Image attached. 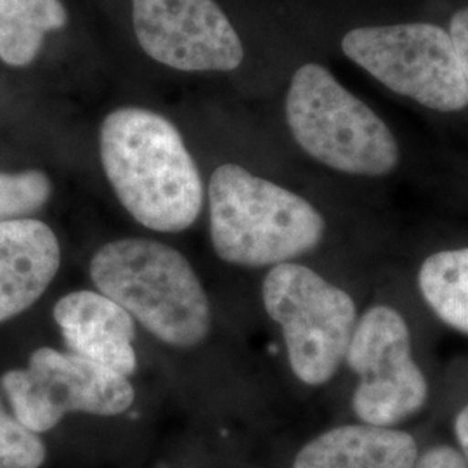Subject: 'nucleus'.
<instances>
[{
	"instance_id": "1",
	"label": "nucleus",
	"mask_w": 468,
	"mask_h": 468,
	"mask_svg": "<svg viewBox=\"0 0 468 468\" xmlns=\"http://www.w3.org/2000/svg\"><path fill=\"white\" fill-rule=\"evenodd\" d=\"M102 170L122 207L156 233H181L203 207V181L185 139L167 118L120 108L100 131Z\"/></svg>"
},
{
	"instance_id": "2",
	"label": "nucleus",
	"mask_w": 468,
	"mask_h": 468,
	"mask_svg": "<svg viewBox=\"0 0 468 468\" xmlns=\"http://www.w3.org/2000/svg\"><path fill=\"white\" fill-rule=\"evenodd\" d=\"M89 274L100 293L167 346L191 349L210 334L212 313L198 274L181 251L162 241H110L90 259Z\"/></svg>"
},
{
	"instance_id": "3",
	"label": "nucleus",
	"mask_w": 468,
	"mask_h": 468,
	"mask_svg": "<svg viewBox=\"0 0 468 468\" xmlns=\"http://www.w3.org/2000/svg\"><path fill=\"white\" fill-rule=\"evenodd\" d=\"M208 218L218 259L243 268L292 262L314 250L326 228L305 198L234 164L210 177Z\"/></svg>"
},
{
	"instance_id": "4",
	"label": "nucleus",
	"mask_w": 468,
	"mask_h": 468,
	"mask_svg": "<svg viewBox=\"0 0 468 468\" xmlns=\"http://www.w3.org/2000/svg\"><path fill=\"white\" fill-rule=\"evenodd\" d=\"M286 122L302 150L338 172L380 177L399 162L398 141L384 120L316 63L293 73Z\"/></svg>"
},
{
	"instance_id": "5",
	"label": "nucleus",
	"mask_w": 468,
	"mask_h": 468,
	"mask_svg": "<svg viewBox=\"0 0 468 468\" xmlns=\"http://www.w3.org/2000/svg\"><path fill=\"white\" fill-rule=\"evenodd\" d=\"M262 301L283 332L295 377L311 387L330 382L346 359L357 323L351 295L307 266L284 262L269 271Z\"/></svg>"
},
{
	"instance_id": "6",
	"label": "nucleus",
	"mask_w": 468,
	"mask_h": 468,
	"mask_svg": "<svg viewBox=\"0 0 468 468\" xmlns=\"http://www.w3.org/2000/svg\"><path fill=\"white\" fill-rule=\"evenodd\" d=\"M344 54L392 92L437 112H460L468 84L452 37L432 23L354 28L342 40Z\"/></svg>"
},
{
	"instance_id": "7",
	"label": "nucleus",
	"mask_w": 468,
	"mask_h": 468,
	"mask_svg": "<svg viewBox=\"0 0 468 468\" xmlns=\"http://www.w3.org/2000/svg\"><path fill=\"white\" fill-rule=\"evenodd\" d=\"M13 415L35 434L52 431L68 413L118 417L135 399L131 380L82 356L40 347L28 367L2 377Z\"/></svg>"
},
{
	"instance_id": "8",
	"label": "nucleus",
	"mask_w": 468,
	"mask_h": 468,
	"mask_svg": "<svg viewBox=\"0 0 468 468\" xmlns=\"http://www.w3.org/2000/svg\"><path fill=\"white\" fill-rule=\"evenodd\" d=\"M346 361L359 377L352 410L363 423L394 427L427 404L429 384L411 356L410 328L396 309L373 305L357 319Z\"/></svg>"
},
{
	"instance_id": "9",
	"label": "nucleus",
	"mask_w": 468,
	"mask_h": 468,
	"mask_svg": "<svg viewBox=\"0 0 468 468\" xmlns=\"http://www.w3.org/2000/svg\"><path fill=\"white\" fill-rule=\"evenodd\" d=\"M139 46L160 65L181 71H233L243 46L214 0H133Z\"/></svg>"
},
{
	"instance_id": "10",
	"label": "nucleus",
	"mask_w": 468,
	"mask_h": 468,
	"mask_svg": "<svg viewBox=\"0 0 468 468\" xmlns=\"http://www.w3.org/2000/svg\"><path fill=\"white\" fill-rule=\"evenodd\" d=\"M52 316L68 352L131 378L137 369L135 321L122 305L94 290L69 292Z\"/></svg>"
},
{
	"instance_id": "11",
	"label": "nucleus",
	"mask_w": 468,
	"mask_h": 468,
	"mask_svg": "<svg viewBox=\"0 0 468 468\" xmlns=\"http://www.w3.org/2000/svg\"><path fill=\"white\" fill-rule=\"evenodd\" d=\"M61 266V245L37 218L0 222V323L16 318L38 301Z\"/></svg>"
},
{
	"instance_id": "12",
	"label": "nucleus",
	"mask_w": 468,
	"mask_h": 468,
	"mask_svg": "<svg viewBox=\"0 0 468 468\" xmlns=\"http://www.w3.org/2000/svg\"><path fill=\"white\" fill-rule=\"evenodd\" d=\"M417 441L402 431L377 425H342L307 442L292 468H413Z\"/></svg>"
},
{
	"instance_id": "13",
	"label": "nucleus",
	"mask_w": 468,
	"mask_h": 468,
	"mask_svg": "<svg viewBox=\"0 0 468 468\" xmlns=\"http://www.w3.org/2000/svg\"><path fill=\"white\" fill-rule=\"evenodd\" d=\"M67 21L61 0H0V59L9 67L30 65L46 35Z\"/></svg>"
},
{
	"instance_id": "14",
	"label": "nucleus",
	"mask_w": 468,
	"mask_h": 468,
	"mask_svg": "<svg viewBox=\"0 0 468 468\" xmlns=\"http://www.w3.org/2000/svg\"><path fill=\"white\" fill-rule=\"evenodd\" d=\"M419 286L437 318L468 335V249L431 255L420 268Z\"/></svg>"
},
{
	"instance_id": "15",
	"label": "nucleus",
	"mask_w": 468,
	"mask_h": 468,
	"mask_svg": "<svg viewBox=\"0 0 468 468\" xmlns=\"http://www.w3.org/2000/svg\"><path fill=\"white\" fill-rule=\"evenodd\" d=\"M50 195L49 176L42 170L0 172V222L28 218L50 200Z\"/></svg>"
},
{
	"instance_id": "16",
	"label": "nucleus",
	"mask_w": 468,
	"mask_h": 468,
	"mask_svg": "<svg viewBox=\"0 0 468 468\" xmlns=\"http://www.w3.org/2000/svg\"><path fill=\"white\" fill-rule=\"evenodd\" d=\"M48 450L40 434L27 429L0 402V468H40Z\"/></svg>"
},
{
	"instance_id": "17",
	"label": "nucleus",
	"mask_w": 468,
	"mask_h": 468,
	"mask_svg": "<svg viewBox=\"0 0 468 468\" xmlns=\"http://www.w3.org/2000/svg\"><path fill=\"white\" fill-rule=\"evenodd\" d=\"M448 34L452 37V48L468 84V7L454 13Z\"/></svg>"
},
{
	"instance_id": "18",
	"label": "nucleus",
	"mask_w": 468,
	"mask_h": 468,
	"mask_svg": "<svg viewBox=\"0 0 468 468\" xmlns=\"http://www.w3.org/2000/svg\"><path fill=\"white\" fill-rule=\"evenodd\" d=\"M413 468H468V462L452 446H435L420 456Z\"/></svg>"
},
{
	"instance_id": "19",
	"label": "nucleus",
	"mask_w": 468,
	"mask_h": 468,
	"mask_svg": "<svg viewBox=\"0 0 468 468\" xmlns=\"http://www.w3.org/2000/svg\"><path fill=\"white\" fill-rule=\"evenodd\" d=\"M454 434H456L458 444L462 448V454L468 462V404L454 420Z\"/></svg>"
}]
</instances>
